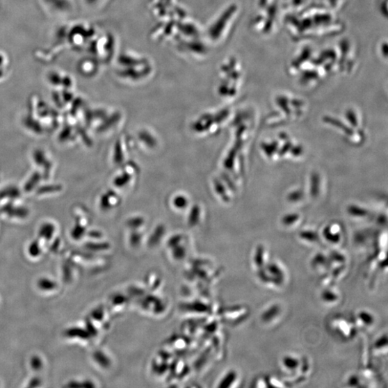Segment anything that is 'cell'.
<instances>
[{"label":"cell","mask_w":388,"mask_h":388,"mask_svg":"<svg viewBox=\"0 0 388 388\" xmlns=\"http://www.w3.org/2000/svg\"><path fill=\"white\" fill-rule=\"evenodd\" d=\"M357 319L362 326L371 328L375 322V316L368 310H361L357 313Z\"/></svg>","instance_id":"cell-4"},{"label":"cell","mask_w":388,"mask_h":388,"mask_svg":"<svg viewBox=\"0 0 388 388\" xmlns=\"http://www.w3.org/2000/svg\"><path fill=\"white\" fill-rule=\"evenodd\" d=\"M374 350L377 351H382V350H386L387 348V337L385 334L378 339H376L373 344Z\"/></svg>","instance_id":"cell-8"},{"label":"cell","mask_w":388,"mask_h":388,"mask_svg":"<svg viewBox=\"0 0 388 388\" xmlns=\"http://www.w3.org/2000/svg\"><path fill=\"white\" fill-rule=\"evenodd\" d=\"M321 299L326 304H335L339 300V294L337 291L331 288H328L321 292Z\"/></svg>","instance_id":"cell-6"},{"label":"cell","mask_w":388,"mask_h":388,"mask_svg":"<svg viewBox=\"0 0 388 388\" xmlns=\"http://www.w3.org/2000/svg\"><path fill=\"white\" fill-rule=\"evenodd\" d=\"M282 313V308L278 305H273L267 308L261 315V320L268 323L273 322Z\"/></svg>","instance_id":"cell-5"},{"label":"cell","mask_w":388,"mask_h":388,"mask_svg":"<svg viewBox=\"0 0 388 388\" xmlns=\"http://www.w3.org/2000/svg\"><path fill=\"white\" fill-rule=\"evenodd\" d=\"M283 368L289 372H296L301 366L302 361L295 355H286L282 359Z\"/></svg>","instance_id":"cell-2"},{"label":"cell","mask_w":388,"mask_h":388,"mask_svg":"<svg viewBox=\"0 0 388 388\" xmlns=\"http://www.w3.org/2000/svg\"><path fill=\"white\" fill-rule=\"evenodd\" d=\"M267 257L264 248H258L254 256V264L258 270L263 268L267 264Z\"/></svg>","instance_id":"cell-7"},{"label":"cell","mask_w":388,"mask_h":388,"mask_svg":"<svg viewBox=\"0 0 388 388\" xmlns=\"http://www.w3.org/2000/svg\"><path fill=\"white\" fill-rule=\"evenodd\" d=\"M330 264L329 256L323 254L321 252L314 255L312 260V267L317 270L328 268Z\"/></svg>","instance_id":"cell-3"},{"label":"cell","mask_w":388,"mask_h":388,"mask_svg":"<svg viewBox=\"0 0 388 388\" xmlns=\"http://www.w3.org/2000/svg\"><path fill=\"white\" fill-rule=\"evenodd\" d=\"M348 384L350 387H358L360 385V378L357 375H352L348 380Z\"/></svg>","instance_id":"cell-9"},{"label":"cell","mask_w":388,"mask_h":388,"mask_svg":"<svg viewBox=\"0 0 388 388\" xmlns=\"http://www.w3.org/2000/svg\"><path fill=\"white\" fill-rule=\"evenodd\" d=\"M259 277L265 284H273L279 286L284 283V270L276 262L268 263L258 271Z\"/></svg>","instance_id":"cell-1"}]
</instances>
